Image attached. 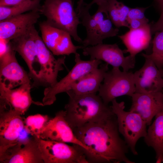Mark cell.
Here are the masks:
<instances>
[{
    "instance_id": "obj_1",
    "label": "cell",
    "mask_w": 163,
    "mask_h": 163,
    "mask_svg": "<svg viewBox=\"0 0 163 163\" xmlns=\"http://www.w3.org/2000/svg\"><path fill=\"white\" fill-rule=\"evenodd\" d=\"M74 133L88 148L83 151L89 163H134L127 157L129 147L120 136L113 113L102 120L73 129Z\"/></svg>"
},
{
    "instance_id": "obj_2",
    "label": "cell",
    "mask_w": 163,
    "mask_h": 163,
    "mask_svg": "<svg viewBox=\"0 0 163 163\" xmlns=\"http://www.w3.org/2000/svg\"><path fill=\"white\" fill-rule=\"evenodd\" d=\"M66 93L69 100L65 106V117L72 129L99 121L113 113L110 106L96 93L77 95L70 90Z\"/></svg>"
},
{
    "instance_id": "obj_3",
    "label": "cell",
    "mask_w": 163,
    "mask_h": 163,
    "mask_svg": "<svg viewBox=\"0 0 163 163\" xmlns=\"http://www.w3.org/2000/svg\"><path fill=\"white\" fill-rule=\"evenodd\" d=\"M39 11L46 17L48 24L68 32L75 40L82 43L83 40L77 32L81 21L72 0H44Z\"/></svg>"
},
{
    "instance_id": "obj_4",
    "label": "cell",
    "mask_w": 163,
    "mask_h": 163,
    "mask_svg": "<svg viewBox=\"0 0 163 163\" xmlns=\"http://www.w3.org/2000/svg\"><path fill=\"white\" fill-rule=\"evenodd\" d=\"M84 2L77 12L81 24L85 27L86 36L82 43L84 47L103 43L105 39L117 36L119 30L114 28L107 11L98 8L91 15Z\"/></svg>"
},
{
    "instance_id": "obj_5",
    "label": "cell",
    "mask_w": 163,
    "mask_h": 163,
    "mask_svg": "<svg viewBox=\"0 0 163 163\" xmlns=\"http://www.w3.org/2000/svg\"><path fill=\"white\" fill-rule=\"evenodd\" d=\"M111 102L110 107L116 116L119 131L132 153L137 155L136 143L139 139L146 135V123L138 113L125 111L124 102H118L115 99Z\"/></svg>"
},
{
    "instance_id": "obj_6",
    "label": "cell",
    "mask_w": 163,
    "mask_h": 163,
    "mask_svg": "<svg viewBox=\"0 0 163 163\" xmlns=\"http://www.w3.org/2000/svg\"><path fill=\"white\" fill-rule=\"evenodd\" d=\"M22 115L0 98V155L21 141L19 137L24 129Z\"/></svg>"
},
{
    "instance_id": "obj_7",
    "label": "cell",
    "mask_w": 163,
    "mask_h": 163,
    "mask_svg": "<svg viewBox=\"0 0 163 163\" xmlns=\"http://www.w3.org/2000/svg\"><path fill=\"white\" fill-rule=\"evenodd\" d=\"M119 68L113 67L107 71L100 86L98 94L107 104L117 97H131L135 92L134 73L121 71Z\"/></svg>"
},
{
    "instance_id": "obj_8",
    "label": "cell",
    "mask_w": 163,
    "mask_h": 163,
    "mask_svg": "<svg viewBox=\"0 0 163 163\" xmlns=\"http://www.w3.org/2000/svg\"><path fill=\"white\" fill-rule=\"evenodd\" d=\"M34 137L44 163H89L79 145Z\"/></svg>"
},
{
    "instance_id": "obj_9",
    "label": "cell",
    "mask_w": 163,
    "mask_h": 163,
    "mask_svg": "<svg viewBox=\"0 0 163 163\" xmlns=\"http://www.w3.org/2000/svg\"><path fill=\"white\" fill-rule=\"evenodd\" d=\"M75 54V64L67 75L52 86L46 87L44 91L42 103L44 105H50L56 100V95L70 90L74 83L83 76L98 68L102 61L97 59L83 60L79 54Z\"/></svg>"
},
{
    "instance_id": "obj_10",
    "label": "cell",
    "mask_w": 163,
    "mask_h": 163,
    "mask_svg": "<svg viewBox=\"0 0 163 163\" xmlns=\"http://www.w3.org/2000/svg\"><path fill=\"white\" fill-rule=\"evenodd\" d=\"M34 26L26 33L10 40V43L12 49L26 63L29 71V75L34 81L33 86L44 85L43 69L37 57L33 33Z\"/></svg>"
},
{
    "instance_id": "obj_11",
    "label": "cell",
    "mask_w": 163,
    "mask_h": 163,
    "mask_svg": "<svg viewBox=\"0 0 163 163\" xmlns=\"http://www.w3.org/2000/svg\"><path fill=\"white\" fill-rule=\"evenodd\" d=\"M82 50L83 54L90 56V59L103 60L113 67H121L123 71H128L135 67V57L130 55L125 57L123 50L116 43H102L85 47Z\"/></svg>"
},
{
    "instance_id": "obj_12",
    "label": "cell",
    "mask_w": 163,
    "mask_h": 163,
    "mask_svg": "<svg viewBox=\"0 0 163 163\" xmlns=\"http://www.w3.org/2000/svg\"><path fill=\"white\" fill-rule=\"evenodd\" d=\"M33 33L35 40L37 57L43 69L44 86H52L58 82L59 72L63 69L66 56L56 59L48 49L34 26Z\"/></svg>"
},
{
    "instance_id": "obj_13",
    "label": "cell",
    "mask_w": 163,
    "mask_h": 163,
    "mask_svg": "<svg viewBox=\"0 0 163 163\" xmlns=\"http://www.w3.org/2000/svg\"><path fill=\"white\" fill-rule=\"evenodd\" d=\"M39 27L44 43L54 55H69L77 53L81 46L74 45L68 32L51 26L45 21L40 22Z\"/></svg>"
},
{
    "instance_id": "obj_14",
    "label": "cell",
    "mask_w": 163,
    "mask_h": 163,
    "mask_svg": "<svg viewBox=\"0 0 163 163\" xmlns=\"http://www.w3.org/2000/svg\"><path fill=\"white\" fill-rule=\"evenodd\" d=\"M65 110L57 112L53 118H51L40 133L42 139L79 145L83 151L88 149L75 135L72 129L66 121Z\"/></svg>"
},
{
    "instance_id": "obj_15",
    "label": "cell",
    "mask_w": 163,
    "mask_h": 163,
    "mask_svg": "<svg viewBox=\"0 0 163 163\" xmlns=\"http://www.w3.org/2000/svg\"><path fill=\"white\" fill-rule=\"evenodd\" d=\"M0 163H44L34 136L20 141L0 155Z\"/></svg>"
},
{
    "instance_id": "obj_16",
    "label": "cell",
    "mask_w": 163,
    "mask_h": 163,
    "mask_svg": "<svg viewBox=\"0 0 163 163\" xmlns=\"http://www.w3.org/2000/svg\"><path fill=\"white\" fill-rule=\"evenodd\" d=\"M145 59L142 66L134 73L135 92H162L163 72L158 69L152 60L147 58Z\"/></svg>"
},
{
    "instance_id": "obj_17",
    "label": "cell",
    "mask_w": 163,
    "mask_h": 163,
    "mask_svg": "<svg viewBox=\"0 0 163 163\" xmlns=\"http://www.w3.org/2000/svg\"><path fill=\"white\" fill-rule=\"evenodd\" d=\"M39 10L12 16L0 21V39L10 41L28 31L40 17Z\"/></svg>"
},
{
    "instance_id": "obj_18",
    "label": "cell",
    "mask_w": 163,
    "mask_h": 163,
    "mask_svg": "<svg viewBox=\"0 0 163 163\" xmlns=\"http://www.w3.org/2000/svg\"><path fill=\"white\" fill-rule=\"evenodd\" d=\"M131 97L132 104L129 110L139 114L147 125H150L153 118L163 109L162 92H135Z\"/></svg>"
},
{
    "instance_id": "obj_19",
    "label": "cell",
    "mask_w": 163,
    "mask_h": 163,
    "mask_svg": "<svg viewBox=\"0 0 163 163\" xmlns=\"http://www.w3.org/2000/svg\"><path fill=\"white\" fill-rule=\"evenodd\" d=\"M30 81L15 89H7L0 86V98L5 100L15 110L24 115L32 104L44 106L42 102L35 101L31 97Z\"/></svg>"
},
{
    "instance_id": "obj_20",
    "label": "cell",
    "mask_w": 163,
    "mask_h": 163,
    "mask_svg": "<svg viewBox=\"0 0 163 163\" xmlns=\"http://www.w3.org/2000/svg\"><path fill=\"white\" fill-rule=\"evenodd\" d=\"M151 25L147 24L138 29L129 30L119 37L126 47L124 53H129L135 57L137 54L146 49L151 39Z\"/></svg>"
},
{
    "instance_id": "obj_21",
    "label": "cell",
    "mask_w": 163,
    "mask_h": 163,
    "mask_svg": "<svg viewBox=\"0 0 163 163\" xmlns=\"http://www.w3.org/2000/svg\"><path fill=\"white\" fill-rule=\"evenodd\" d=\"M108 65L106 63L102 64L99 68H96L83 76L74 83L70 90L77 95L96 93L108 70Z\"/></svg>"
},
{
    "instance_id": "obj_22",
    "label": "cell",
    "mask_w": 163,
    "mask_h": 163,
    "mask_svg": "<svg viewBox=\"0 0 163 163\" xmlns=\"http://www.w3.org/2000/svg\"><path fill=\"white\" fill-rule=\"evenodd\" d=\"M30 77L18 63L16 57L0 67V86L11 89L30 81Z\"/></svg>"
},
{
    "instance_id": "obj_23",
    "label": "cell",
    "mask_w": 163,
    "mask_h": 163,
    "mask_svg": "<svg viewBox=\"0 0 163 163\" xmlns=\"http://www.w3.org/2000/svg\"><path fill=\"white\" fill-rule=\"evenodd\" d=\"M144 141L156 153V163L163 162V109L155 116L152 123L149 125Z\"/></svg>"
},
{
    "instance_id": "obj_24",
    "label": "cell",
    "mask_w": 163,
    "mask_h": 163,
    "mask_svg": "<svg viewBox=\"0 0 163 163\" xmlns=\"http://www.w3.org/2000/svg\"><path fill=\"white\" fill-rule=\"evenodd\" d=\"M98 6L107 11L110 20L116 27H126L128 28L127 19L131 8L117 0H106Z\"/></svg>"
},
{
    "instance_id": "obj_25",
    "label": "cell",
    "mask_w": 163,
    "mask_h": 163,
    "mask_svg": "<svg viewBox=\"0 0 163 163\" xmlns=\"http://www.w3.org/2000/svg\"><path fill=\"white\" fill-rule=\"evenodd\" d=\"M41 0H28L11 6H0V21L28 11L40 10Z\"/></svg>"
},
{
    "instance_id": "obj_26",
    "label": "cell",
    "mask_w": 163,
    "mask_h": 163,
    "mask_svg": "<svg viewBox=\"0 0 163 163\" xmlns=\"http://www.w3.org/2000/svg\"><path fill=\"white\" fill-rule=\"evenodd\" d=\"M50 119L47 115L39 114L29 116L24 119V129L33 136L39 138Z\"/></svg>"
},
{
    "instance_id": "obj_27",
    "label": "cell",
    "mask_w": 163,
    "mask_h": 163,
    "mask_svg": "<svg viewBox=\"0 0 163 163\" xmlns=\"http://www.w3.org/2000/svg\"><path fill=\"white\" fill-rule=\"evenodd\" d=\"M152 43V53L150 54L142 53V56L152 60L158 69L163 72V30L155 33Z\"/></svg>"
},
{
    "instance_id": "obj_28",
    "label": "cell",
    "mask_w": 163,
    "mask_h": 163,
    "mask_svg": "<svg viewBox=\"0 0 163 163\" xmlns=\"http://www.w3.org/2000/svg\"><path fill=\"white\" fill-rule=\"evenodd\" d=\"M148 8H131L128 15L127 22L133 19H143L146 18L145 15V12Z\"/></svg>"
},
{
    "instance_id": "obj_29",
    "label": "cell",
    "mask_w": 163,
    "mask_h": 163,
    "mask_svg": "<svg viewBox=\"0 0 163 163\" xmlns=\"http://www.w3.org/2000/svg\"><path fill=\"white\" fill-rule=\"evenodd\" d=\"M149 20L147 18L145 19H133L128 21L129 29H135L140 28L148 23Z\"/></svg>"
},
{
    "instance_id": "obj_30",
    "label": "cell",
    "mask_w": 163,
    "mask_h": 163,
    "mask_svg": "<svg viewBox=\"0 0 163 163\" xmlns=\"http://www.w3.org/2000/svg\"><path fill=\"white\" fill-rule=\"evenodd\" d=\"M163 30V10L161 11V16L158 21L151 26L152 34Z\"/></svg>"
},
{
    "instance_id": "obj_31",
    "label": "cell",
    "mask_w": 163,
    "mask_h": 163,
    "mask_svg": "<svg viewBox=\"0 0 163 163\" xmlns=\"http://www.w3.org/2000/svg\"><path fill=\"white\" fill-rule=\"evenodd\" d=\"M28 0H0V6L16 5Z\"/></svg>"
},
{
    "instance_id": "obj_32",
    "label": "cell",
    "mask_w": 163,
    "mask_h": 163,
    "mask_svg": "<svg viewBox=\"0 0 163 163\" xmlns=\"http://www.w3.org/2000/svg\"><path fill=\"white\" fill-rule=\"evenodd\" d=\"M106 0H93L89 4L85 3L86 7L90 9L91 6L94 4H97L98 6L103 4Z\"/></svg>"
},
{
    "instance_id": "obj_33",
    "label": "cell",
    "mask_w": 163,
    "mask_h": 163,
    "mask_svg": "<svg viewBox=\"0 0 163 163\" xmlns=\"http://www.w3.org/2000/svg\"><path fill=\"white\" fill-rule=\"evenodd\" d=\"M159 7L161 11L163 10V0H156Z\"/></svg>"
},
{
    "instance_id": "obj_34",
    "label": "cell",
    "mask_w": 163,
    "mask_h": 163,
    "mask_svg": "<svg viewBox=\"0 0 163 163\" xmlns=\"http://www.w3.org/2000/svg\"><path fill=\"white\" fill-rule=\"evenodd\" d=\"M84 2V0H79L77 3V6L75 10L76 11H77L79 9Z\"/></svg>"
},
{
    "instance_id": "obj_35",
    "label": "cell",
    "mask_w": 163,
    "mask_h": 163,
    "mask_svg": "<svg viewBox=\"0 0 163 163\" xmlns=\"http://www.w3.org/2000/svg\"><path fill=\"white\" fill-rule=\"evenodd\" d=\"M162 94L163 95V89H162Z\"/></svg>"
}]
</instances>
